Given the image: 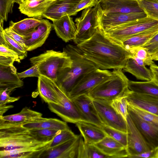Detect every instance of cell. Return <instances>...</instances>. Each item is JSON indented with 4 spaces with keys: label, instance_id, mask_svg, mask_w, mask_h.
<instances>
[{
    "label": "cell",
    "instance_id": "1",
    "mask_svg": "<svg viewBox=\"0 0 158 158\" xmlns=\"http://www.w3.org/2000/svg\"><path fill=\"white\" fill-rule=\"evenodd\" d=\"M84 56L103 70L123 69L131 54L99 28L89 40L77 45Z\"/></svg>",
    "mask_w": 158,
    "mask_h": 158
},
{
    "label": "cell",
    "instance_id": "2",
    "mask_svg": "<svg viewBox=\"0 0 158 158\" xmlns=\"http://www.w3.org/2000/svg\"><path fill=\"white\" fill-rule=\"evenodd\" d=\"M51 141H39L21 125L0 121V151L36 152L41 154Z\"/></svg>",
    "mask_w": 158,
    "mask_h": 158
},
{
    "label": "cell",
    "instance_id": "3",
    "mask_svg": "<svg viewBox=\"0 0 158 158\" xmlns=\"http://www.w3.org/2000/svg\"><path fill=\"white\" fill-rule=\"evenodd\" d=\"M70 57L71 67L65 69L58 74L55 82L59 88L67 96L78 82L85 75L99 68L88 60L77 46L68 44L63 49Z\"/></svg>",
    "mask_w": 158,
    "mask_h": 158
},
{
    "label": "cell",
    "instance_id": "4",
    "mask_svg": "<svg viewBox=\"0 0 158 158\" xmlns=\"http://www.w3.org/2000/svg\"><path fill=\"white\" fill-rule=\"evenodd\" d=\"M32 65H38L40 75L48 78L56 82L58 73L71 67L72 61L64 51L53 50L46 51L40 55L30 59Z\"/></svg>",
    "mask_w": 158,
    "mask_h": 158
},
{
    "label": "cell",
    "instance_id": "5",
    "mask_svg": "<svg viewBox=\"0 0 158 158\" xmlns=\"http://www.w3.org/2000/svg\"><path fill=\"white\" fill-rule=\"evenodd\" d=\"M122 69H114L109 79L99 85L88 94L93 99L111 102L125 95L129 90V80Z\"/></svg>",
    "mask_w": 158,
    "mask_h": 158
},
{
    "label": "cell",
    "instance_id": "6",
    "mask_svg": "<svg viewBox=\"0 0 158 158\" xmlns=\"http://www.w3.org/2000/svg\"><path fill=\"white\" fill-rule=\"evenodd\" d=\"M102 14L99 2L94 7L83 10L81 16L75 19L77 31L73 41L77 45L90 39L99 28Z\"/></svg>",
    "mask_w": 158,
    "mask_h": 158
},
{
    "label": "cell",
    "instance_id": "7",
    "mask_svg": "<svg viewBox=\"0 0 158 158\" xmlns=\"http://www.w3.org/2000/svg\"><path fill=\"white\" fill-rule=\"evenodd\" d=\"M157 27L158 20L146 16L103 31L106 35L120 44L129 37Z\"/></svg>",
    "mask_w": 158,
    "mask_h": 158
},
{
    "label": "cell",
    "instance_id": "8",
    "mask_svg": "<svg viewBox=\"0 0 158 158\" xmlns=\"http://www.w3.org/2000/svg\"><path fill=\"white\" fill-rule=\"evenodd\" d=\"M42 76L56 93L59 102L58 105L48 103L49 110L66 122L75 124L81 121L78 111L72 100L59 88L55 81Z\"/></svg>",
    "mask_w": 158,
    "mask_h": 158
},
{
    "label": "cell",
    "instance_id": "9",
    "mask_svg": "<svg viewBox=\"0 0 158 158\" xmlns=\"http://www.w3.org/2000/svg\"><path fill=\"white\" fill-rule=\"evenodd\" d=\"M112 72L99 68L85 75L77 83L68 96L72 100L83 95H88L96 87L111 77Z\"/></svg>",
    "mask_w": 158,
    "mask_h": 158
},
{
    "label": "cell",
    "instance_id": "10",
    "mask_svg": "<svg viewBox=\"0 0 158 158\" xmlns=\"http://www.w3.org/2000/svg\"><path fill=\"white\" fill-rule=\"evenodd\" d=\"M99 116L103 125L127 133V121L112 107L111 102L93 99Z\"/></svg>",
    "mask_w": 158,
    "mask_h": 158
},
{
    "label": "cell",
    "instance_id": "11",
    "mask_svg": "<svg viewBox=\"0 0 158 158\" xmlns=\"http://www.w3.org/2000/svg\"><path fill=\"white\" fill-rule=\"evenodd\" d=\"M126 121L128 157L152 150L128 114Z\"/></svg>",
    "mask_w": 158,
    "mask_h": 158
},
{
    "label": "cell",
    "instance_id": "12",
    "mask_svg": "<svg viewBox=\"0 0 158 158\" xmlns=\"http://www.w3.org/2000/svg\"><path fill=\"white\" fill-rule=\"evenodd\" d=\"M80 115L81 121L91 123L100 127L103 125L94 104L88 95H83L72 99Z\"/></svg>",
    "mask_w": 158,
    "mask_h": 158
},
{
    "label": "cell",
    "instance_id": "13",
    "mask_svg": "<svg viewBox=\"0 0 158 158\" xmlns=\"http://www.w3.org/2000/svg\"><path fill=\"white\" fill-rule=\"evenodd\" d=\"M146 16L143 11L129 13H102L99 19V28L104 31Z\"/></svg>",
    "mask_w": 158,
    "mask_h": 158
},
{
    "label": "cell",
    "instance_id": "14",
    "mask_svg": "<svg viewBox=\"0 0 158 158\" xmlns=\"http://www.w3.org/2000/svg\"><path fill=\"white\" fill-rule=\"evenodd\" d=\"M102 13H129L143 11L137 0H98Z\"/></svg>",
    "mask_w": 158,
    "mask_h": 158
},
{
    "label": "cell",
    "instance_id": "15",
    "mask_svg": "<svg viewBox=\"0 0 158 158\" xmlns=\"http://www.w3.org/2000/svg\"><path fill=\"white\" fill-rule=\"evenodd\" d=\"M128 114L152 149L158 146V127L127 109Z\"/></svg>",
    "mask_w": 158,
    "mask_h": 158
},
{
    "label": "cell",
    "instance_id": "16",
    "mask_svg": "<svg viewBox=\"0 0 158 158\" xmlns=\"http://www.w3.org/2000/svg\"><path fill=\"white\" fill-rule=\"evenodd\" d=\"M125 96L128 104L158 115V97L137 94L129 89Z\"/></svg>",
    "mask_w": 158,
    "mask_h": 158
},
{
    "label": "cell",
    "instance_id": "17",
    "mask_svg": "<svg viewBox=\"0 0 158 158\" xmlns=\"http://www.w3.org/2000/svg\"><path fill=\"white\" fill-rule=\"evenodd\" d=\"M23 85V82L19 77L13 65H0V91L6 90L10 94L13 90Z\"/></svg>",
    "mask_w": 158,
    "mask_h": 158
},
{
    "label": "cell",
    "instance_id": "18",
    "mask_svg": "<svg viewBox=\"0 0 158 158\" xmlns=\"http://www.w3.org/2000/svg\"><path fill=\"white\" fill-rule=\"evenodd\" d=\"M52 27V24L48 20L42 19L41 23L30 37L25 39L27 50L31 51L41 47L47 39Z\"/></svg>",
    "mask_w": 158,
    "mask_h": 158
},
{
    "label": "cell",
    "instance_id": "19",
    "mask_svg": "<svg viewBox=\"0 0 158 158\" xmlns=\"http://www.w3.org/2000/svg\"><path fill=\"white\" fill-rule=\"evenodd\" d=\"M81 0H56L43 15L52 21L66 15L72 16L73 9Z\"/></svg>",
    "mask_w": 158,
    "mask_h": 158
},
{
    "label": "cell",
    "instance_id": "20",
    "mask_svg": "<svg viewBox=\"0 0 158 158\" xmlns=\"http://www.w3.org/2000/svg\"><path fill=\"white\" fill-rule=\"evenodd\" d=\"M94 145L109 158L128 157L127 148L108 136L106 135L102 140Z\"/></svg>",
    "mask_w": 158,
    "mask_h": 158
},
{
    "label": "cell",
    "instance_id": "21",
    "mask_svg": "<svg viewBox=\"0 0 158 158\" xmlns=\"http://www.w3.org/2000/svg\"><path fill=\"white\" fill-rule=\"evenodd\" d=\"M66 15L52 21V27L57 36L65 42L73 40L77 31L73 18Z\"/></svg>",
    "mask_w": 158,
    "mask_h": 158
},
{
    "label": "cell",
    "instance_id": "22",
    "mask_svg": "<svg viewBox=\"0 0 158 158\" xmlns=\"http://www.w3.org/2000/svg\"><path fill=\"white\" fill-rule=\"evenodd\" d=\"M56 0H31L19 5L20 12L28 17L40 19Z\"/></svg>",
    "mask_w": 158,
    "mask_h": 158
},
{
    "label": "cell",
    "instance_id": "23",
    "mask_svg": "<svg viewBox=\"0 0 158 158\" xmlns=\"http://www.w3.org/2000/svg\"><path fill=\"white\" fill-rule=\"evenodd\" d=\"M75 124L86 144H94L107 135L101 127L94 124L82 121Z\"/></svg>",
    "mask_w": 158,
    "mask_h": 158
},
{
    "label": "cell",
    "instance_id": "24",
    "mask_svg": "<svg viewBox=\"0 0 158 158\" xmlns=\"http://www.w3.org/2000/svg\"><path fill=\"white\" fill-rule=\"evenodd\" d=\"M21 125L27 129L45 128L62 130L69 128L65 121L42 116L29 120Z\"/></svg>",
    "mask_w": 158,
    "mask_h": 158
},
{
    "label": "cell",
    "instance_id": "25",
    "mask_svg": "<svg viewBox=\"0 0 158 158\" xmlns=\"http://www.w3.org/2000/svg\"><path fill=\"white\" fill-rule=\"evenodd\" d=\"M41 21L42 19L35 18H26L17 22L11 21L9 27L25 39H27Z\"/></svg>",
    "mask_w": 158,
    "mask_h": 158
},
{
    "label": "cell",
    "instance_id": "26",
    "mask_svg": "<svg viewBox=\"0 0 158 158\" xmlns=\"http://www.w3.org/2000/svg\"><path fill=\"white\" fill-rule=\"evenodd\" d=\"M78 135L54 147L48 148L40 155V158H70L71 150L77 141Z\"/></svg>",
    "mask_w": 158,
    "mask_h": 158
},
{
    "label": "cell",
    "instance_id": "27",
    "mask_svg": "<svg viewBox=\"0 0 158 158\" xmlns=\"http://www.w3.org/2000/svg\"><path fill=\"white\" fill-rule=\"evenodd\" d=\"M158 33V27H155L129 37L123 41L120 44L128 49L142 47Z\"/></svg>",
    "mask_w": 158,
    "mask_h": 158
},
{
    "label": "cell",
    "instance_id": "28",
    "mask_svg": "<svg viewBox=\"0 0 158 158\" xmlns=\"http://www.w3.org/2000/svg\"><path fill=\"white\" fill-rule=\"evenodd\" d=\"M123 71L129 73L139 80L149 81L154 79L152 73L145 66L138 64L133 58L130 57L127 60Z\"/></svg>",
    "mask_w": 158,
    "mask_h": 158
},
{
    "label": "cell",
    "instance_id": "29",
    "mask_svg": "<svg viewBox=\"0 0 158 158\" xmlns=\"http://www.w3.org/2000/svg\"><path fill=\"white\" fill-rule=\"evenodd\" d=\"M128 88L134 93L158 97V83L154 79L146 81L129 80Z\"/></svg>",
    "mask_w": 158,
    "mask_h": 158
},
{
    "label": "cell",
    "instance_id": "30",
    "mask_svg": "<svg viewBox=\"0 0 158 158\" xmlns=\"http://www.w3.org/2000/svg\"><path fill=\"white\" fill-rule=\"evenodd\" d=\"M42 113L25 107L19 113L0 116V119L6 122L21 125L31 119L41 117Z\"/></svg>",
    "mask_w": 158,
    "mask_h": 158
},
{
    "label": "cell",
    "instance_id": "31",
    "mask_svg": "<svg viewBox=\"0 0 158 158\" xmlns=\"http://www.w3.org/2000/svg\"><path fill=\"white\" fill-rule=\"evenodd\" d=\"M37 88L39 94L45 102L59 104L56 93L41 75L38 77Z\"/></svg>",
    "mask_w": 158,
    "mask_h": 158
},
{
    "label": "cell",
    "instance_id": "32",
    "mask_svg": "<svg viewBox=\"0 0 158 158\" xmlns=\"http://www.w3.org/2000/svg\"><path fill=\"white\" fill-rule=\"evenodd\" d=\"M128 50L130 52V57L134 59L139 64L145 66H150L155 64L150 54L145 48L138 47L130 48Z\"/></svg>",
    "mask_w": 158,
    "mask_h": 158
},
{
    "label": "cell",
    "instance_id": "33",
    "mask_svg": "<svg viewBox=\"0 0 158 158\" xmlns=\"http://www.w3.org/2000/svg\"><path fill=\"white\" fill-rule=\"evenodd\" d=\"M146 16L158 20V0H137Z\"/></svg>",
    "mask_w": 158,
    "mask_h": 158
},
{
    "label": "cell",
    "instance_id": "34",
    "mask_svg": "<svg viewBox=\"0 0 158 158\" xmlns=\"http://www.w3.org/2000/svg\"><path fill=\"white\" fill-rule=\"evenodd\" d=\"M28 132L39 141L44 142L51 141L61 130L45 128L27 129Z\"/></svg>",
    "mask_w": 158,
    "mask_h": 158
},
{
    "label": "cell",
    "instance_id": "35",
    "mask_svg": "<svg viewBox=\"0 0 158 158\" xmlns=\"http://www.w3.org/2000/svg\"><path fill=\"white\" fill-rule=\"evenodd\" d=\"M0 31L2 32L4 39V45L16 52L21 60L27 56V51L19 44L9 37L5 32L3 26L0 25Z\"/></svg>",
    "mask_w": 158,
    "mask_h": 158
},
{
    "label": "cell",
    "instance_id": "36",
    "mask_svg": "<svg viewBox=\"0 0 158 158\" xmlns=\"http://www.w3.org/2000/svg\"><path fill=\"white\" fill-rule=\"evenodd\" d=\"M101 128L108 136L119 142L126 148L127 139V133L124 132L117 129L103 125Z\"/></svg>",
    "mask_w": 158,
    "mask_h": 158
},
{
    "label": "cell",
    "instance_id": "37",
    "mask_svg": "<svg viewBox=\"0 0 158 158\" xmlns=\"http://www.w3.org/2000/svg\"><path fill=\"white\" fill-rule=\"evenodd\" d=\"M41 154L40 153L36 152L0 151V158H40Z\"/></svg>",
    "mask_w": 158,
    "mask_h": 158
},
{
    "label": "cell",
    "instance_id": "38",
    "mask_svg": "<svg viewBox=\"0 0 158 158\" xmlns=\"http://www.w3.org/2000/svg\"><path fill=\"white\" fill-rule=\"evenodd\" d=\"M77 135L69 128L61 130L54 137L48 148L57 146L74 138Z\"/></svg>",
    "mask_w": 158,
    "mask_h": 158
},
{
    "label": "cell",
    "instance_id": "39",
    "mask_svg": "<svg viewBox=\"0 0 158 158\" xmlns=\"http://www.w3.org/2000/svg\"><path fill=\"white\" fill-rule=\"evenodd\" d=\"M127 109L132 111L142 119L158 127V115L128 104Z\"/></svg>",
    "mask_w": 158,
    "mask_h": 158
},
{
    "label": "cell",
    "instance_id": "40",
    "mask_svg": "<svg viewBox=\"0 0 158 158\" xmlns=\"http://www.w3.org/2000/svg\"><path fill=\"white\" fill-rule=\"evenodd\" d=\"M111 104L115 110L126 120L128 115V103L125 95L113 100Z\"/></svg>",
    "mask_w": 158,
    "mask_h": 158
},
{
    "label": "cell",
    "instance_id": "41",
    "mask_svg": "<svg viewBox=\"0 0 158 158\" xmlns=\"http://www.w3.org/2000/svg\"><path fill=\"white\" fill-rule=\"evenodd\" d=\"M15 0H0V20L7 21L9 13L12 12Z\"/></svg>",
    "mask_w": 158,
    "mask_h": 158
},
{
    "label": "cell",
    "instance_id": "42",
    "mask_svg": "<svg viewBox=\"0 0 158 158\" xmlns=\"http://www.w3.org/2000/svg\"><path fill=\"white\" fill-rule=\"evenodd\" d=\"M85 158H109L94 144H85Z\"/></svg>",
    "mask_w": 158,
    "mask_h": 158
},
{
    "label": "cell",
    "instance_id": "43",
    "mask_svg": "<svg viewBox=\"0 0 158 158\" xmlns=\"http://www.w3.org/2000/svg\"><path fill=\"white\" fill-rule=\"evenodd\" d=\"M98 0H81L75 6L73 10L72 16L76 15L80 10L95 6L98 2Z\"/></svg>",
    "mask_w": 158,
    "mask_h": 158
},
{
    "label": "cell",
    "instance_id": "44",
    "mask_svg": "<svg viewBox=\"0 0 158 158\" xmlns=\"http://www.w3.org/2000/svg\"><path fill=\"white\" fill-rule=\"evenodd\" d=\"M4 30L9 37L26 49L25 39L23 37L15 32L9 27Z\"/></svg>",
    "mask_w": 158,
    "mask_h": 158
},
{
    "label": "cell",
    "instance_id": "45",
    "mask_svg": "<svg viewBox=\"0 0 158 158\" xmlns=\"http://www.w3.org/2000/svg\"><path fill=\"white\" fill-rule=\"evenodd\" d=\"M18 74L20 79L29 77H38L40 75L38 66L36 64L32 65L31 67L23 72L18 73Z\"/></svg>",
    "mask_w": 158,
    "mask_h": 158
},
{
    "label": "cell",
    "instance_id": "46",
    "mask_svg": "<svg viewBox=\"0 0 158 158\" xmlns=\"http://www.w3.org/2000/svg\"><path fill=\"white\" fill-rule=\"evenodd\" d=\"M146 48L152 55L158 50V33L142 46Z\"/></svg>",
    "mask_w": 158,
    "mask_h": 158
},
{
    "label": "cell",
    "instance_id": "47",
    "mask_svg": "<svg viewBox=\"0 0 158 158\" xmlns=\"http://www.w3.org/2000/svg\"><path fill=\"white\" fill-rule=\"evenodd\" d=\"M0 56L10 57L14 59L16 62H20L21 60L16 52L2 44H0Z\"/></svg>",
    "mask_w": 158,
    "mask_h": 158
},
{
    "label": "cell",
    "instance_id": "48",
    "mask_svg": "<svg viewBox=\"0 0 158 158\" xmlns=\"http://www.w3.org/2000/svg\"><path fill=\"white\" fill-rule=\"evenodd\" d=\"M20 97H12L6 90L0 91V105H6L18 101Z\"/></svg>",
    "mask_w": 158,
    "mask_h": 158
},
{
    "label": "cell",
    "instance_id": "49",
    "mask_svg": "<svg viewBox=\"0 0 158 158\" xmlns=\"http://www.w3.org/2000/svg\"><path fill=\"white\" fill-rule=\"evenodd\" d=\"M15 60L10 57L0 56V65L9 66L13 65Z\"/></svg>",
    "mask_w": 158,
    "mask_h": 158
},
{
    "label": "cell",
    "instance_id": "50",
    "mask_svg": "<svg viewBox=\"0 0 158 158\" xmlns=\"http://www.w3.org/2000/svg\"><path fill=\"white\" fill-rule=\"evenodd\" d=\"M155 149L150 151L142 152L130 156L129 158H152L155 152Z\"/></svg>",
    "mask_w": 158,
    "mask_h": 158
},
{
    "label": "cell",
    "instance_id": "51",
    "mask_svg": "<svg viewBox=\"0 0 158 158\" xmlns=\"http://www.w3.org/2000/svg\"><path fill=\"white\" fill-rule=\"evenodd\" d=\"M150 69L152 73L154 79L158 83V66L153 64L150 66Z\"/></svg>",
    "mask_w": 158,
    "mask_h": 158
},
{
    "label": "cell",
    "instance_id": "52",
    "mask_svg": "<svg viewBox=\"0 0 158 158\" xmlns=\"http://www.w3.org/2000/svg\"><path fill=\"white\" fill-rule=\"evenodd\" d=\"M13 107V106L12 105H7L6 104L0 105V116H3L5 113Z\"/></svg>",
    "mask_w": 158,
    "mask_h": 158
},
{
    "label": "cell",
    "instance_id": "53",
    "mask_svg": "<svg viewBox=\"0 0 158 158\" xmlns=\"http://www.w3.org/2000/svg\"><path fill=\"white\" fill-rule=\"evenodd\" d=\"M152 58L153 60H158V50L152 55Z\"/></svg>",
    "mask_w": 158,
    "mask_h": 158
},
{
    "label": "cell",
    "instance_id": "54",
    "mask_svg": "<svg viewBox=\"0 0 158 158\" xmlns=\"http://www.w3.org/2000/svg\"><path fill=\"white\" fill-rule=\"evenodd\" d=\"M152 158H158V146L155 149V152Z\"/></svg>",
    "mask_w": 158,
    "mask_h": 158
},
{
    "label": "cell",
    "instance_id": "55",
    "mask_svg": "<svg viewBox=\"0 0 158 158\" xmlns=\"http://www.w3.org/2000/svg\"><path fill=\"white\" fill-rule=\"evenodd\" d=\"M28 0H21L22 3H24L27 2Z\"/></svg>",
    "mask_w": 158,
    "mask_h": 158
},
{
    "label": "cell",
    "instance_id": "56",
    "mask_svg": "<svg viewBox=\"0 0 158 158\" xmlns=\"http://www.w3.org/2000/svg\"><path fill=\"white\" fill-rule=\"evenodd\" d=\"M28 0H27V1H28Z\"/></svg>",
    "mask_w": 158,
    "mask_h": 158
}]
</instances>
